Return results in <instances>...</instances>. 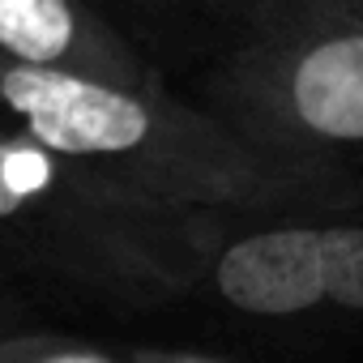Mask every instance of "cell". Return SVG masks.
<instances>
[{
  "mask_svg": "<svg viewBox=\"0 0 363 363\" xmlns=\"http://www.w3.org/2000/svg\"><path fill=\"white\" fill-rule=\"evenodd\" d=\"M0 60L120 86H162L158 65L94 0H0Z\"/></svg>",
  "mask_w": 363,
  "mask_h": 363,
  "instance_id": "5b68a950",
  "label": "cell"
},
{
  "mask_svg": "<svg viewBox=\"0 0 363 363\" xmlns=\"http://www.w3.org/2000/svg\"><path fill=\"white\" fill-rule=\"evenodd\" d=\"M0 363H128V350H111L52 329H18L0 337Z\"/></svg>",
  "mask_w": 363,
  "mask_h": 363,
  "instance_id": "52a82bcc",
  "label": "cell"
},
{
  "mask_svg": "<svg viewBox=\"0 0 363 363\" xmlns=\"http://www.w3.org/2000/svg\"><path fill=\"white\" fill-rule=\"evenodd\" d=\"M30 316H35L30 299H26L13 282L0 278V337H5V333H18V329H30Z\"/></svg>",
  "mask_w": 363,
  "mask_h": 363,
  "instance_id": "9c48e42d",
  "label": "cell"
},
{
  "mask_svg": "<svg viewBox=\"0 0 363 363\" xmlns=\"http://www.w3.org/2000/svg\"><path fill=\"white\" fill-rule=\"evenodd\" d=\"M193 295L252 325L291 333L329 329L320 218L303 210L231 214L206 252Z\"/></svg>",
  "mask_w": 363,
  "mask_h": 363,
  "instance_id": "277c9868",
  "label": "cell"
},
{
  "mask_svg": "<svg viewBox=\"0 0 363 363\" xmlns=\"http://www.w3.org/2000/svg\"><path fill=\"white\" fill-rule=\"evenodd\" d=\"M197 107L282 179L295 210H363V13L303 0L206 65Z\"/></svg>",
  "mask_w": 363,
  "mask_h": 363,
  "instance_id": "7a4b0ae2",
  "label": "cell"
},
{
  "mask_svg": "<svg viewBox=\"0 0 363 363\" xmlns=\"http://www.w3.org/2000/svg\"><path fill=\"white\" fill-rule=\"evenodd\" d=\"M227 210L133 197L0 128V265L111 308L193 299Z\"/></svg>",
  "mask_w": 363,
  "mask_h": 363,
  "instance_id": "3957f363",
  "label": "cell"
},
{
  "mask_svg": "<svg viewBox=\"0 0 363 363\" xmlns=\"http://www.w3.org/2000/svg\"><path fill=\"white\" fill-rule=\"evenodd\" d=\"M145 5L167 13L179 26L206 35V65H210V60L227 56L231 48L278 26L303 0H145Z\"/></svg>",
  "mask_w": 363,
  "mask_h": 363,
  "instance_id": "8992f818",
  "label": "cell"
},
{
  "mask_svg": "<svg viewBox=\"0 0 363 363\" xmlns=\"http://www.w3.org/2000/svg\"><path fill=\"white\" fill-rule=\"evenodd\" d=\"M128 363H248V359L210 354V350H175V346H137L128 350Z\"/></svg>",
  "mask_w": 363,
  "mask_h": 363,
  "instance_id": "ba28073f",
  "label": "cell"
},
{
  "mask_svg": "<svg viewBox=\"0 0 363 363\" xmlns=\"http://www.w3.org/2000/svg\"><path fill=\"white\" fill-rule=\"evenodd\" d=\"M333 5H342V9H354V13H363V0H333Z\"/></svg>",
  "mask_w": 363,
  "mask_h": 363,
  "instance_id": "30bf717a",
  "label": "cell"
},
{
  "mask_svg": "<svg viewBox=\"0 0 363 363\" xmlns=\"http://www.w3.org/2000/svg\"><path fill=\"white\" fill-rule=\"evenodd\" d=\"M0 128L158 206L227 214L295 210L274 171L210 111L175 99L167 86H120L0 60Z\"/></svg>",
  "mask_w": 363,
  "mask_h": 363,
  "instance_id": "6da1fadb",
  "label": "cell"
}]
</instances>
